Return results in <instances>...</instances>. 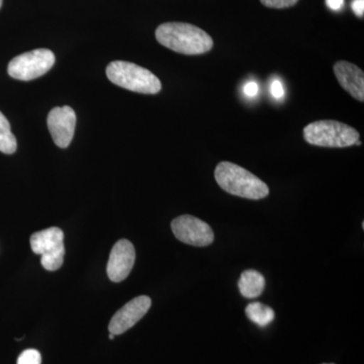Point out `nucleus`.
Masks as SVG:
<instances>
[{
  "label": "nucleus",
  "mask_w": 364,
  "mask_h": 364,
  "mask_svg": "<svg viewBox=\"0 0 364 364\" xmlns=\"http://www.w3.org/2000/svg\"><path fill=\"white\" fill-rule=\"evenodd\" d=\"M263 6L269 9H287L296 6L299 0H260Z\"/></svg>",
  "instance_id": "dca6fc26"
},
{
  "label": "nucleus",
  "mask_w": 364,
  "mask_h": 364,
  "mask_svg": "<svg viewBox=\"0 0 364 364\" xmlns=\"http://www.w3.org/2000/svg\"><path fill=\"white\" fill-rule=\"evenodd\" d=\"M215 178L220 188L232 196L257 200L269 195L265 182L234 163L220 162L215 167Z\"/></svg>",
  "instance_id": "f03ea898"
},
{
  "label": "nucleus",
  "mask_w": 364,
  "mask_h": 364,
  "mask_svg": "<svg viewBox=\"0 0 364 364\" xmlns=\"http://www.w3.org/2000/svg\"><path fill=\"white\" fill-rule=\"evenodd\" d=\"M334 73L338 79L340 85L352 97L363 102L364 100V73L359 67L347 61L335 63Z\"/></svg>",
  "instance_id": "9b49d317"
},
{
  "label": "nucleus",
  "mask_w": 364,
  "mask_h": 364,
  "mask_svg": "<svg viewBox=\"0 0 364 364\" xmlns=\"http://www.w3.org/2000/svg\"><path fill=\"white\" fill-rule=\"evenodd\" d=\"M243 92L249 98L257 97L258 92H259V85L256 81H248L244 85Z\"/></svg>",
  "instance_id": "a211bd4d"
},
{
  "label": "nucleus",
  "mask_w": 364,
  "mask_h": 364,
  "mask_svg": "<svg viewBox=\"0 0 364 364\" xmlns=\"http://www.w3.org/2000/svg\"><path fill=\"white\" fill-rule=\"evenodd\" d=\"M31 247L33 253L42 255L41 263L46 270L55 272L63 265L65 256L64 233L59 228H48L33 233L31 237Z\"/></svg>",
  "instance_id": "39448f33"
},
{
  "label": "nucleus",
  "mask_w": 364,
  "mask_h": 364,
  "mask_svg": "<svg viewBox=\"0 0 364 364\" xmlns=\"http://www.w3.org/2000/svg\"><path fill=\"white\" fill-rule=\"evenodd\" d=\"M322 364H334V363H322Z\"/></svg>",
  "instance_id": "5701e85b"
},
{
  "label": "nucleus",
  "mask_w": 364,
  "mask_h": 364,
  "mask_svg": "<svg viewBox=\"0 0 364 364\" xmlns=\"http://www.w3.org/2000/svg\"><path fill=\"white\" fill-rule=\"evenodd\" d=\"M42 363V356L39 351L36 349H26L18 356V363L16 364H41Z\"/></svg>",
  "instance_id": "2eb2a0df"
},
{
  "label": "nucleus",
  "mask_w": 364,
  "mask_h": 364,
  "mask_svg": "<svg viewBox=\"0 0 364 364\" xmlns=\"http://www.w3.org/2000/svg\"><path fill=\"white\" fill-rule=\"evenodd\" d=\"M351 9L358 18H363L364 0H353L351 4Z\"/></svg>",
  "instance_id": "6ab92c4d"
},
{
  "label": "nucleus",
  "mask_w": 364,
  "mask_h": 364,
  "mask_svg": "<svg viewBox=\"0 0 364 364\" xmlns=\"http://www.w3.org/2000/svg\"><path fill=\"white\" fill-rule=\"evenodd\" d=\"M239 291L246 299L258 298L264 291L265 279L255 269L245 270L238 282Z\"/></svg>",
  "instance_id": "f8f14e48"
},
{
  "label": "nucleus",
  "mask_w": 364,
  "mask_h": 364,
  "mask_svg": "<svg viewBox=\"0 0 364 364\" xmlns=\"http://www.w3.org/2000/svg\"><path fill=\"white\" fill-rule=\"evenodd\" d=\"M270 95L277 100H282L286 95V90L279 79H273L270 83Z\"/></svg>",
  "instance_id": "f3484780"
},
{
  "label": "nucleus",
  "mask_w": 364,
  "mask_h": 364,
  "mask_svg": "<svg viewBox=\"0 0 364 364\" xmlns=\"http://www.w3.org/2000/svg\"><path fill=\"white\" fill-rule=\"evenodd\" d=\"M152 301L149 296H140L132 299L114 316L109 322V333L116 335L124 334L134 327L150 310Z\"/></svg>",
  "instance_id": "6e6552de"
},
{
  "label": "nucleus",
  "mask_w": 364,
  "mask_h": 364,
  "mask_svg": "<svg viewBox=\"0 0 364 364\" xmlns=\"http://www.w3.org/2000/svg\"><path fill=\"white\" fill-rule=\"evenodd\" d=\"M55 55L51 50L37 49L14 57L9 62V76L21 81H30L45 75L54 66Z\"/></svg>",
  "instance_id": "423d86ee"
},
{
  "label": "nucleus",
  "mask_w": 364,
  "mask_h": 364,
  "mask_svg": "<svg viewBox=\"0 0 364 364\" xmlns=\"http://www.w3.org/2000/svg\"><path fill=\"white\" fill-rule=\"evenodd\" d=\"M155 36L160 44L183 55L205 54L214 46V41L207 32L191 23H162Z\"/></svg>",
  "instance_id": "f257e3e1"
},
{
  "label": "nucleus",
  "mask_w": 364,
  "mask_h": 364,
  "mask_svg": "<svg viewBox=\"0 0 364 364\" xmlns=\"http://www.w3.org/2000/svg\"><path fill=\"white\" fill-rule=\"evenodd\" d=\"M326 4L331 11H339L343 9L345 0H326Z\"/></svg>",
  "instance_id": "aec40b11"
},
{
  "label": "nucleus",
  "mask_w": 364,
  "mask_h": 364,
  "mask_svg": "<svg viewBox=\"0 0 364 364\" xmlns=\"http://www.w3.org/2000/svg\"><path fill=\"white\" fill-rule=\"evenodd\" d=\"M171 229L176 239L188 245L205 247L214 242L212 228L193 215H183L176 218L171 223Z\"/></svg>",
  "instance_id": "0eeeda50"
},
{
  "label": "nucleus",
  "mask_w": 364,
  "mask_h": 364,
  "mask_svg": "<svg viewBox=\"0 0 364 364\" xmlns=\"http://www.w3.org/2000/svg\"><path fill=\"white\" fill-rule=\"evenodd\" d=\"M2 6V0H0V7Z\"/></svg>",
  "instance_id": "4be33fe9"
},
{
  "label": "nucleus",
  "mask_w": 364,
  "mask_h": 364,
  "mask_svg": "<svg viewBox=\"0 0 364 364\" xmlns=\"http://www.w3.org/2000/svg\"><path fill=\"white\" fill-rule=\"evenodd\" d=\"M18 147L16 136L11 133V124L6 116L0 112V152L14 154Z\"/></svg>",
  "instance_id": "4468645a"
},
{
  "label": "nucleus",
  "mask_w": 364,
  "mask_h": 364,
  "mask_svg": "<svg viewBox=\"0 0 364 364\" xmlns=\"http://www.w3.org/2000/svg\"><path fill=\"white\" fill-rule=\"evenodd\" d=\"M359 136L355 129L332 119L314 122L304 129L306 142L318 147H350L359 141Z\"/></svg>",
  "instance_id": "20e7f679"
},
{
  "label": "nucleus",
  "mask_w": 364,
  "mask_h": 364,
  "mask_svg": "<svg viewBox=\"0 0 364 364\" xmlns=\"http://www.w3.org/2000/svg\"><path fill=\"white\" fill-rule=\"evenodd\" d=\"M245 313L249 320L259 327H267L274 320V311L270 306L259 301L249 304L246 306Z\"/></svg>",
  "instance_id": "ddd939ff"
},
{
  "label": "nucleus",
  "mask_w": 364,
  "mask_h": 364,
  "mask_svg": "<svg viewBox=\"0 0 364 364\" xmlns=\"http://www.w3.org/2000/svg\"><path fill=\"white\" fill-rule=\"evenodd\" d=\"M114 338V335L112 334V333H109V339L112 340Z\"/></svg>",
  "instance_id": "412c9836"
},
{
  "label": "nucleus",
  "mask_w": 364,
  "mask_h": 364,
  "mask_svg": "<svg viewBox=\"0 0 364 364\" xmlns=\"http://www.w3.org/2000/svg\"><path fill=\"white\" fill-rule=\"evenodd\" d=\"M107 76L114 85L143 95H156L162 88L152 72L130 62H112L107 67Z\"/></svg>",
  "instance_id": "7ed1b4c3"
},
{
  "label": "nucleus",
  "mask_w": 364,
  "mask_h": 364,
  "mask_svg": "<svg viewBox=\"0 0 364 364\" xmlns=\"http://www.w3.org/2000/svg\"><path fill=\"white\" fill-rule=\"evenodd\" d=\"M136 260V251L133 244L126 239L114 244L107 262V272L109 279L114 282L126 279L133 269Z\"/></svg>",
  "instance_id": "9d476101"
},
{
  "label": "nucleus",
  "mask_w": 364,
  "mask_h": 364,
  "mask_svg": "<svg viewBox=\"0 0 364 364\" xmlns=\"http://www.w3.org/2000/svg\"><path fill=\"white\" fill-rule=\"evenodd\" d=\"M48 129L59 148H67L73 139L76 126L75 112L70 107H55L48 116Z\"/></svg>",
  "instance_id": "1a4fd4ad"
}]
</instances>
